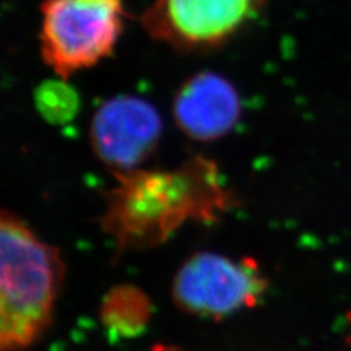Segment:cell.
Returning <instances> with one entry per match:
<instances>
[{"instance_id":"obj_6","label":"cell","mask_w":351,"mask_h":351,"mask_svg":"<svg viewBox=\"0 0 351 351\" xmlns=\"http://www.w3.org/2000/svg\"><path fill=\"white\" fill-rule=\"evenodd\" d=\"M161 132V117L151 103L135 95H117L97 108L90 135L95 156L117 174H126L148 160Z\"/></svg>"},{"instance_id":"obj_5","label":"cell","mask_w":351,"mask_h":351,"mask_svg":"<svg viewBox=\"0 0 351 351\" xmlns=\"http://www.w3.org/2000/svg\"><path fill=\"white\" fill-rule=\"evenodd\" d=\"M267 0H152L142 27L157 41L184 51L223 46L255 19Z\"/></svg>"},{"instance_id":"obj_10","label":"cell","mask_w":351,"mask_h":351,"mask_svg":"<svg viewBox=\"0 0 351 351\" xmlns=\"http://www.w3.org/2000/svg\"><path fill=\"white\" fill-rule=\"evenodd\" d=\"M154 351H171V350L167 348V347H162V346H161V347H157Z\"/></svg>"},{"instance_id":"obj_3","label":"cell","mask_w":351,"mask_h":351,"mask_svg":"<svg viewBox=\"0 0 351 351\" xmlns=\"http://www.w3.org/2000/svg\"><path fill=\"white\" fill-rule=\"evenodd\" d=\"M123 0H46L41 6L43 60L62 78L93 68L122 36Z\"/></svg>"},{"instance_id":"obj_1","label":"cell","mask_w":351,"mask_h":351,"mask_svg":"<svg viewBox=\"0 0 351 351\" xmlns=\"http://www.w3.org/2000/svg\"><path fill=\"white\" fill-rule=\"evenodd\" d=\"M64 276L59 250L8 211L0 219V346L22 351L50 326Z\"/></svg>"},{"instance_id":"obj_7","label":"cell","mask_w":351,"mask_h":351,"mask_svg":"<svg viewBox=\"0 0 351 351\" xmlns=\"http://www.w3.org/2000/svg\"><path fill=\"white\" fill-rule=\"evenodd\" d=\"M174 120L186 136L215 141L232 130L240 117L234 86L214 72H201L186 81L174 98Z\"/></svg>"},{"instance_id":"obj_2","label":"cell","mask_w":351,"mask_h":351,"mask_svg":"<svg viewBox=\"0 0 351 351\" xmlns=\"http://www.w3.org/2000/svg\"><path fill=\"white\" fill-rule=\"evenodd\" d=\"M108 199L106 227L120 240V246L152 243L167 236L184 218L213 211L210 193L218 191L208 162L196 161L179 171H130ZM213 199V197H211Z\"/></svg>"},{"instance_id":"obj_8","label":"cell","mask_w":351,"mask_h":351,"mask_svg":"<svg viewBox=\"0 0 351 351\" xmlns=\"http://www.w3.org/2000/svg\"><path fill=\"white\" fill-rule=\"evenodd\" d=\"M151 316L147 295L132 285H119L108 291L101 306V317L108 331L117 337H136L144 331Z\"/></svg>"},{"instance_id":"obj_9","label":"cell","mask_w":351,"mask_h":351,"mask_svg":"<svg viewBox=\"0 0 351 351\" xmlns=\"http://www.w3.org/2000/svg\"><path fill=\"white\" fill-rule=\"evenodd\" d=\"M37 104L47 119L62 122L72 116L76 108V97L69 85L47 82L37 93Z\"/></svg>"},{"instance_id":"obj_4","label":"cell","mask_w":351,"mask_h":351,"mask_svg":"<svg viewBox=\"0 0 351 351\" xmlns=\"http://www.w3.org/2000/svg\"><path fill=\"white\" fill-rule=\"evenodd\" d=\"M267 280L252 259L201 252L186 261L173 281L178 307L195 316L223 319L255 306L265 293Z\"/></svg>"}]
</instances>
